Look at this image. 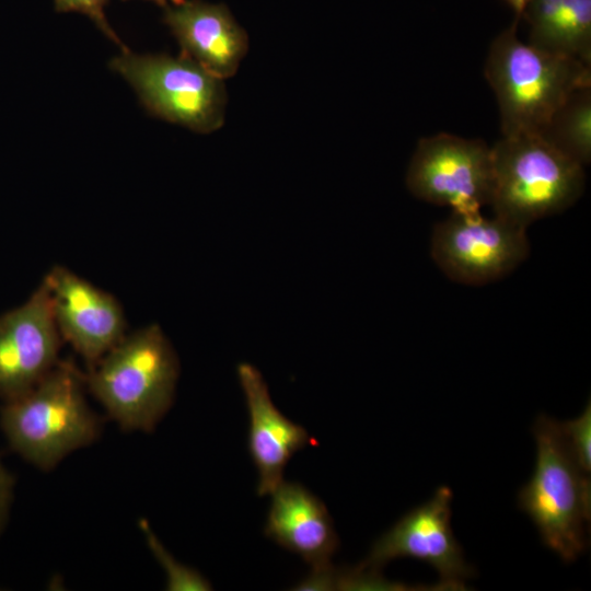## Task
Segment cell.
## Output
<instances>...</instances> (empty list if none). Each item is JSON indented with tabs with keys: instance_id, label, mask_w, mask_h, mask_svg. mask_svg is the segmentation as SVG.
I'll use <instances>...</instances> for the list:
<instances>
[{
	"instance_id": "8",
	"label": "cell",
	"mask_w": 591,
	"mask_h": 591,
	"mask_svg": "<svg viewBox=\"0 0 591 591\" xmlns=\"http://www.w3.org/2000/svg\"><path fill=\"white\" fill-rule=\"evenodd\" d=\"M530 253L526 229L500 217L453 212L431 236V256L452 280L482 286L515 269Z\"/></svg>"
},
{
	"instance_id": "7",
	"label": "cell",
	"mask_w": 591,
	"mask_h": 591,
	"mask_svg": "<svg viewBox=\"0 0 591 591\" xmlns=\"http://www.w3.org/2000/svg\"><path fill=\"white\" fill-rule=\"evenodd\" d=\"M493 184L491 147L447 132L419 140L406 174L416 198L465 215L489 205Z\"/></svg>"
},
{
	"instance_id": "21",
	"label": "cell",
	"mask_w": 591,
	"mask_h": 591,
	"mask_svg": "<svg viewBox=\"0 0 591 591\" xmlns=\"http://www.w3.org/2000/svg\"><path fill=\"white\" fill-rule=\"evenodd\" d=\"M507 3L513 9L517 19L522 16V13L529 2V0H506Z\"/></svg>"
},
{
	"instance_id": "22",
	"label": "cell",
	"mask_w": 591,
	"mask_h": 591,
	"mask_svg": "<svg viewBox=\"0 0 591 591\" xmlns=\"http://www.w3.org/2000/svg\"><path fill=\"white\" fill-rule=\"evenodd\" d=\"M155 2L158 5L162 8H166L169 5L167 0H150ZM173 4L181 2L182 0H171Z\"/></svg>"
},
{
	"instance_id": "4",
	"label": "cell",
	"mask_w": 591,
	"mask_h": 591,
	"mask_svg": "<svg viewBox=\"0 0 591 591\" xmlns=\"http://www.w3.org/2000/svg\"><path fill=\"white\" fill-rule=\"evenodd\" d=\"M494 216L528 228L571 207L584 189V167L540 135L502 136L491 147Z\"/></svg>"
},
{
	"instance_id": "12",
	"label": "cell",
	"mask_w": 591,
	"mask_h": 591,
	"mask_svg": "<svg viewBox=\"0 0 591 591\" xmlns=\"http://www.w3.org/2000/svg\"><path fill=\"white\" fill-rule=\"evenodd\" d=\"M237 376L248 410V451L258 472L257 495H270L282 482L289 460L312 439L274 405L267 384L254 366L240 363Z\"/></svg>"
},
{
	"instance_id": "9",
	"label": "cell",
	"mask_w": 591,
	"mask_h": 591,
	"mask_svg": "<svg viewBox=\"0 0 591 591\" xmlns=\"http://www.w3.org/2000/svg\"><path fill=\"white\" fill-rule=\"evenodd\" d=\"M452 491L438 488L425 503L403 515L372 546L360 566L378 571L386 563L412 557L433 567L444 587H463L473 570L451 529Z\"/></svg>"
},
{
	"instance_id": "10",
	"label": "cell",
	"mask_w": 591,
	"mask_h": 591,
	"mask_svg": "<svg viewBox=\"0 0 591 591\" xmlns=\"http://www.w3.org/2000/svg\"><path fill=\"white\" fill-rule=\"evenodd\" d=\"M61 336L44 282L26 302L0 315V398L36 386L60 361Z\"/></svg>"
},
{
	"instance_id": "20",
	"label": "cell",
	"mask_w": 591,
	"mask_h": 591,
	"mask_svg": "<svg viewBox=\"0 0 591 591\" xmlns=\"http://www.w3.org/2000/svg\"><path fill=\"white\" fill-rule=\"evenodd\" d=\"M14 479L0 459V533L5 524L13 498Z\"/></svg>"
},
{
	"instance_id": "3",
	"label": "cell",
	"mask_w": 591,
	"mask_h": 591,
	"mask_svg": "<svg viewBox=\"0 0 591 591\" xmlns=\"http://www.w3.org/2000/svg\"><path fill=\"white\" fill-rule=\"evenodd\" d=\"M85 389L83 372L60 360L31 391L4 402L0 427L11 449L49 471L69 453L93 443L101 420L88 405Z\"/></svg>"
},
{
	"instance_id": "5",
	"label": "cell",
	"mask_w": 591,
	"mask_h": 591,
	"mask_svg": "<svg viewBox=\"0 0 591 591\" xmlns=\"http://www.w3.org/2000/svg\"><path fill=\"white\" fill-rule=\"evenodd\" d=\"M533 433L535 468L520 489L518 503L537 528L543 543L564 561H573L587 547L590 475L571 456L558 421L542 414L535 420Z\"/></svg>"
},
{
	"instance_id": "11",
	"label": "cell",
	"mask_w": 591,
	"mask_h": 591,
	"mask_svg": "<svg viewBox=\"0 0 591 591\" xmlns=\"http://www.w3.org/2000/svg\"><path fill=\"white\" fill-rule=\"evenodd\" d=\"M43 282L62 340L81 355L88 367L126 335L123 308L111 293L60 265L50 268Z\"/></svg>"
},
{
	"instance_id": "15",
	"label": "cell",
	"mask_w": 591,
	"mask_h": 591,
	"mask_svg": "<svg viewBox=\"0 0 591 591\" xmlns=\"http://www.w3.org/2000/svg\"><path fill=\"white\" fill-rule=\"evenodd\" d=\"M522 16L531 46L591 66V0H529Z\"/></svg>"
},
{
	"instance_id": "16",
	"label": "cell",
	"mask_w": 591,
	"mask_h": 591,
	"mask_svg": "<svg viewBox=\"0 0 591 591\" xmlns=\"http://www.w3.org/2000/svg\"><path fill=\"white\" fill-rule=\"evenodd\" d=\"M583 167L591 161V85L576 90L538 134Z\"/></svg>"
},
{
	"instance_id": "17",
	"label": "cell",
	"mask_w": 591,
	"mask_h": 591,
	"mask_svg": "<svg viewBox=\"0 0 591 591\" xmlns=\"http://www.w3.org/2000/svg\"><path fill=\"white\" fill-rule=\"evenodd\" d=\"M139 528L146 537L147 545L166 573V589L171 591H206L211 590L208 580L197 570L178 563L165 549L152 532L149 523L142 519Z\"/></svg>"
},
{
	"instance_id": "19",
	"label": "cell",
	"mask_w": 591,
	"mask_h": 591,
	"mask_svg": "<svg viewBox=\"0 0 591 591\" xmlns=\"http://www.w3.org/2000/svg\"><path fill=\"white\" fill-rule=\"evenodd\" d=\"M55 9L57 12H80L88 15L96 26L113 42L121 47V51H128L129 49L121 43L119 37L115 34L109 26L105 14L104 8L108 0H54Z\"/></svg>"
},
{
	"instance_id": "2",
	"label": "cell",
	"mask_w": 591,
	"mask_h": 591,
	"mask_svg": "<svg viewBox=\"0 0 591 591\" xmlns=\"http://www.w3.org/2000/svg\"><path fill=\"white\" fill-rule=\"evenodd\" d=\"M178 358L158 324L129 335L83 373L85 387L127 431H152L172 406Z\"/></svg>"
},
{
	"instance_id": "18",
	"label": "cell",
	"mask_w": 591,
	"mask_h": 591,
	"mask_svg": "<svg viewBox=\"0 0 591 591\" xmlns=\"http://www.w3.org/2000/svg\"><path fill=\"white\" fill-rule=\"evenodd\" d=\"M559 431L571 456L587 474L591 472V404L575 419L558 422Z\"/></svg>"
},
{
	"instance_id": "13",
	"label": "cell",
	"mask_w": 591,
	"mask_h": 591,
	"mask_svg": "<svg viewBox=\"0 0 591 591\" xmlns=\"http://www.w3.org/2000/svg\"><path fill=\"white\" fill-rule=\"evenodd\" d=\"M164 9L163 21L179 43L181 54L221 80L235 74L248 37L224 4L182 0Z\"/></svg>"
},
{
	"instance_id": "14",
	"label": "cell",
	"mask_w": 591,
	"mask_h": 591,
	"mask_svg": "<svg viewBox=\"0 0 591 591\" xmlns=\"http://www.w3.org/2000/svg\"><path fill=\"white\" fill-rule=\"evenodd\" d=\"M270 495L265 535L313 570L329 566L339 540L323 501L301 484L283 480Z\"/></svg>"
},
{
	"instance_id": "6",
	"label": "cell",
	"mask_w": 591,
	"mask_h": 591,
	"mask_svg": "<svg viewBox=\"0 0 591 591\" xmlns=\"http://www.w3.org/2000/svg\"><path fill=\"white\" fill-rule=\"evenodd\" d=\"M109 67L134 86L151 115L200 134L222 126L227 104L223 80L189 57L128 50L113 58Z\"/></svg>"
},
{
	"instance_id": "1",
	"label": "cell",
	"mask_w": 591,
	"mask_h": 591,
	"mask_svg": "<svg viewBox=\"0 0 591 591\" xmlns=\"http://www.w3.org/2000/svg\"><path fill=\"white\" fill-rule=\"evenodd\" d=\"M518 21L493 40L485 63L502 136L538 135L571 93L591 85V66L522 42Z\"/></svg>"
}]
</instances>
